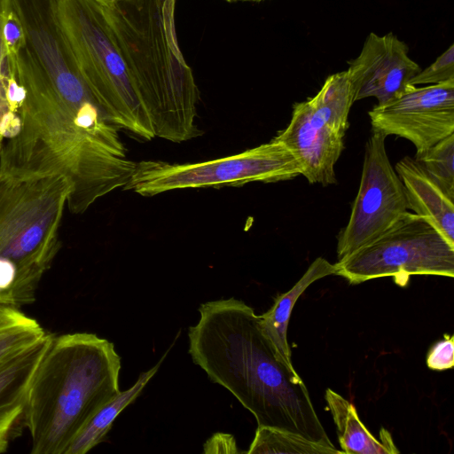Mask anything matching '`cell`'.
<instances>
[{
	"instance_id": "obj_1",
	"label": "cell",
	"mask_w": 454,
	"mask_h": 454,
	"mask_svg": "<svg viewBox=\"0 0 454 454\" xmlns=\"http://www.w3.org/2000/svg\"><path fill=\"white\" fill-rule=\"evenodd\" d=\"M25 90L17 132L0 150V170L24 175L60 174L72 185L67 207L84 213L96 200L125 187L136 162L127 157L117 128L101 109L67 106L24 48L8 62Z\"/></svg>"
},
{
	"instance_id": "obj_2",
	"label": "cell",
	"mask_w": 454,
	"mask_h": 454,
	"mask_svg": "<svg viewBox=\"0 0 454 454\" xmlns=\"http://www.w3.org/2000/svg\"><path fill=\"white\" fill-rule=\"evenodd\" d=\"M199 312L188 331L189 354L213 382L230 391L258 427L336 449L304 382L280 358L250 306L231 297L202 303Z\"/></svg>"
},
{
	"instance_id": "obj_3",
	"label": "cell",
	"mask_w": 454,
	"mask_h": 454,
	"mask_svg": "<svg viewBox=\"0 0 454 454\" xmlns=\"http://www.w3.org/2000/svg\"><path fill=\"white\" fill-rule=\"evenodd\" d=\"M176 0L99 4L155 137L181 143L201 134L196 125L200 91L180 50Z\"/></svg>"
},
{
	"instance_id": "obj_4",
	"label": "cell",
	"mask_w": 454,
	"mask_h": 454,
	"mask_svg": "<svg viewBox=\"0 0 454 454\" xmlns=\"http://www.w3.org/2000/svg\"><path fill=\"white\" fill-rule=\"evenodd\" d=\"M121 356L94 333L52 335L30 381L24 426L32 454H65L87 421L118 395Z\"/></svg>"
},
{
	"instance_id": "obj_5",
	"label": "cell",
	"mask_w": 454,
	"mask_h": 454,
	"mask_svg": "<svg viewBox=\"0 0 454 454\" xmlns=\"http://www.w3.org/2000/svg\"><path fill=\"white\" fill-rule=\"evenodd\" d=\"M71 192L60 174L0 170V304L20 309L35 301L61 246L59 231Z\"/></svg>"
},
{
	"instance_id": "obj_6",
	"label": "cell",
	"mask_w": 454,
	"mask_h": 454,
	"mask_svg": "<svg viewBox=\"0 0 454 454\" xmlns=\"http://www.w3.org/2000/svg\"><path fill=\"white\" fill-rule=\"evenodd\" d=\"M62 30L87 88L117 129L138 139L155 137L150 119L99 4L59 0Z\"/></svg>"
},
{
	"instance_id": "obj_7",
	"label": "cell",
	"mask_w": 454,
	"mask_h": 454,
	"mask_svg": "<svg viewBox=\"0 0 454 454\" xmlns=\"http://www.w3.org/2000/svg\"><path fill=\"white\" fill-rule=\"evenodd\" d=\"M335 275L357 285L392 277L407 285L411 275L454 277V246L426 217L407 211L380 237L338 260Z\"/></svg>"
},
{
	"instance_id": "obj_8",
	"label": "cell",
	"mask_w": 454,
	"mask_h": 454,
	"mask_svg": "<svg viewBox=\"0 0 454 454\" xmlns=\"http://www.w3.org/2000/svg\"><path fill=\"white\" fill-rule=\"evenodd\" d=\"M300 175L298 160L283 143L273 137L269 143L240 153L203 162H136L124 190L142 196H154L177 189L239 186L252 182L276 183Z\"/></svg>"
},
{
	"instance_id": "obj_9",
	"label": "cell",
	"mask_w": 454,
	"mask_h": 454,
	"mask_svg": "<svg viewBox=\"0 0 454 454\" xmlns=\"http://www.w3.org/2000/svg\"><path fill=\"white\" fill-rule=\"evenodd\" d=\"M353 103L347 71L331 74L315 96L294 105L288 125L274 137L294 154L309 184L336 183L334 167L344 149Z\"/></svg>"
},
{
	"instance_id": "obj_10",
	"label": "cell",
	"mask_w": 454,
	"mask_h": 454,
	"mask_svg": "<svg viewBox=\"0 0 454 454\" xmlns=\"http://www.w3.org/2000/svg\"><path fill=\"white\" fill-rule=\"evenodd\" d=\"M386 137L372 131L366 142L359 189L337 239L338 260L380 237L408 211L403 183L386 151Z\"/></svg>"
},
{
	"instance_id": "obj_11",
	"label": "cell",
	"mask_w": 454,
	"mask_h": 454,
	"mask_svg": "<svg viewBox=\"0 0 454 454\" xmlns=\"http://www.w3.org/2000/svg\"><path fill=\"white\" fill-rule=\"evenodd\" d=\"M372 129L409 140L422 153L454 133V80L425 87L411 85L403 95L369 113Z\"/></svg>"
},
{
	"instance_id": "obj_12",
	"label": "cell",
	"mask_w": 454,
	"mask_h": 454,
	"mask_svg": "<svg viewBox=\"0 0 454 454\" xmlns=\"http://www.w3.org/2000/svg\"><path fill=\"white\" fill-rule=\"evenodd\" d=\"M408 52L407 44L394 34L370 33L346 70L354 101L372 97L382 106L403 95L411 86V79L421 70Z\"/></svg>"
},
{
	"instance_id": "obj_13",
	"label": "cell",
	"mask_w": 454,
	"mask_h": 454,
	"mask_svg": "<svg viewBox=\"0 0 454 454\" xmlns=\"http://www.w3.org/2000/svg\"><path fill=\"white\" fill-rule=\"evenodd\" d=\"M52 334L0 361V453L24 426L25 409L33 374Z\"/></svg>"
},
{
	"instance_id": "obj_14",
	"label": "cell",
	"mask_w": 454,
	"mask_h": 454,
	"mask_svg": "<svg viewBox=\"0 0 454 454\" xmlns=\"http://www.w3.org/2000/svg\"><path fill=\"white\" fill-rule=\"evenodd\" d=\"M395 170L403 183L408 209L427 218L454 246V200L414 159L405 156Z\"/></svg>"
},
{
	"instance_id": "obj_15",
	"label": "cell",
	"mask_w": 454,
	"mask_h": 454,
	"mask_svg": "<svg viewBox=\"0 0 454 454\" xmlns=\"http://www.w3.org/2000/svg\"><path fill=\"white\" fill-rule=\"evenodd\" d=\"M325 400L336 425L342 453H399L391 434L381 427L380 438H375L359 419L355 405L348 400L331 388L325 390Z\"/></svg>"
},
{
	"instance_id": "obj_16",
	"label": "cell",
	"mask_w": 454,
	"mask_h": 454,
	"mask_svg": "<svg viewBox=\"0 0 454 454\" xmlns=\"http://www.w3.org/2000/svg\"><path fill=\"white\" fill-rule=\"evenodd\" d=\"M335 273V264L323 257H317L294 286L286 293L278 295L272 307L260 316V325L263 333L271 341L280 358L289 367H294L291 348L287 341V326L293 308L301 294L312 283Z\"/></svg>"
},
{
	"instance_id": "obj_17",
	"label": "cell",
	"mask_w": 454,
	"mask_h": 454,
	"mask_svg": "<svg viewBox=\"0 0 454 454\" xmlns=\"http://www.w3.org/2000/svg\"><path fill=\"white\" fill-rule=\"evenodd\" d=\"M169 349L170 348L154 366L142 372L131 387L121 391L99 408L73 438L65 454H85L103 442L114 420L141 394L149 380L158 372Z\"/></svg>"
},
{
	"instance_id": "obj_18",
	"label": "cell",
	"mask_w": 454,
	"mask_h": 454,
	"mask_svg": "<svg viewBox=\"0 0 454 454\" xmlns=\"http://www.w3.org/2000/svg\"><path fill=\"white\" fill-rule=\"evenodd\" d=\"M47 333L20 309L0 304V361L33 345Z\"/></svg>"
},
{
	"instance_id": "obj_19",
	"label": "cell",
	"mask_w": 454,
	"mask_h": 454,
	"mask_svg": "<svg viewBox=\"0 0 454 454\" xmlns=\"http://www.w3.org/2000/svg\"><path fill=\"white\" fill-rule=\"evenodd\" d=\"M247 453L340 454L342 451L311 442L298 434L258 427Z\"/></svg>"
},
{
	"instance_id": "obj_20",
	"label": "cell",
	"mask_w": 454,
	"mask_h": 454,
	"mask_svg": "<svg viewBox=\"0 0 454 454\" xmlns=\"http://www.w3.org/2000/svg\"><path fill=\"white\" fill-rule=\"evenodd\" d=\"M414 160L454 200V133L415 155Z\"/></svg>"
},
{
	"instance_id": "obj_21",
	"label": "cell",
	"mask_w": 454,
	"mask_h": 454,
	"mask_svg": "<svg viewBox=\"0 0 454 454\" xmlns=\"http://www.w3.org/2000/svg\"><path fill=\"white\" fill-rule=\"evenodd\" d=\"M454 80V45L440 55L434 63L420 70L410 81V85L437 84Z\"/></svg>"
},
{
	"instance_id": "obj_22",
	"label": "cell",
	"mask_w": 454,
	"mask_h": 454,
	"mask_svg": "<svg viewBox=\"0 0 454 454\" xmlns=\"http://www.w3.org/2000/svg\"><path fill=\"white\" fill-rule=\"evenodd\" d=\"M3 42L6 62L14 61L26 44L23 27L12 5L4 25Z\"/></svg>"
},
{
	"instance_id": "obj_23",
	"label": "cell",
	"mask_w": 454,
	"mask_h": 454,
	"mask_svg": "<svg viewBox=\"0 0 454 454\" xmlns=\"http://www.w3.org/2000/svg\"><path fill=\"white\" fill-rule=\"evenodd\" d=\"M428 368L444 371L454 366V337L445 334L443 339L434 344L427 357Z\"/></svg>"
},
{
	"instance_id": "obj_24",
	"label": "cell",
	"mask_w": 454,
	"mask_h": 454,
	"mask_svg": "<svg viewBox=\"0 0 454 454\" xmlns=\"http://www.w3.org/2000/svg\"><path fill=\"white\" fill-rule=\"evenodd\" d=\"M11 9V0H0V76L7 71L3 42V30L6 16Z\"/></svg>"
},
{
	"instance_id": "obj_25",
	"label": "cell",
	"mask_w": 454,
	"mask_h": 454,
	"mask_svg": "<svg viewBox=\"0 0 454 454\" xmlns=\"http://www.w3.org/2000/svg\"><path fill=\"white\" fill-rule=\"evenodd\" d=\"M214 436L220 442L215 444H205V452H210L214 448H227L229 452H237L236 442L232 435L224 434H215Z\"/></svg>"
},
{
	"instance_id": "obj_26",
	"label": "cell",
	"mask_w": 454,
	"mask_h": 454,
	"mask_svg": "<svg viewBox=\"0 0 454 454\" xmlns=\"http://www.w3.org/2000/svg\"><path fill=\"white\" fill-rule=\"evenodd\" d=\"M98 4L105 7H113L129 0H95Z\"/></svg>"
},
{
	"instance_id": "obj_27",
	"label": "cell",
	"mask_w": 454,
	"mask_h": 454,
	"mask_svg": "<svg viewBox=\"0 0 454 454\" xmlns=\"http://www.w3.org/2000/svg\"><path fill=\"white\" fill-rule=\"evenodd\" d=\"M228 3H239V2H262L266 0H224Z\"/></svg>"
},
{
	"instance_id": "obj_28",
	"label": "cell",
	"mask_w": 454,
	"mask_h": 454,
	"mask_svg": "<svg viewBox=\"0 0 454 454\" xmlns=\"http://www.w3.org/2000/svg\"><path fill=\"white\" fill-rule=\"evenodd\" d=\"M0 150H1V146H0Z\"/></svg>"
},
{
	"instance_id": "obj_29",
	"label": "cell",
	"mask_w": 454,
	"mask_h": 454,
	"mask_svg": "<svg viewBox=\"0 0 454 454\" xmlns=\"http://www.w3.org/2000/svg\"><path fill=\"white\" fill-rule=\"evenodd\" d=\"M161 1H164V0H161Z\"/></svg>"
}]
</instances>
